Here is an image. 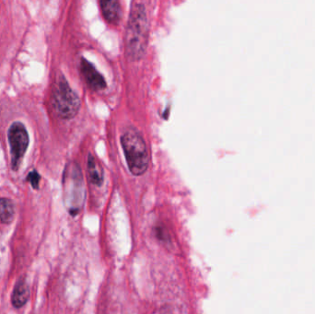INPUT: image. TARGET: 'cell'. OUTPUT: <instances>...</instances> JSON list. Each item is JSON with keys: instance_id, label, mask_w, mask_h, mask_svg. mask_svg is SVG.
<instances>
[{"instance_id": "cell-8", "label": "cell", "mask_w": 315, "mask_h": 314, "mask_svg": "<svg viewBox=\"0 0 315 314\" xmlns=\"http://www.w3.org/2000/svg\"><path fill=\"white\" fill-rule=\"evenodd\" d=\"M30 297V289L24 280H19L16 284L15 288L13 289L11 302L12 305L15 308H21L25 305Z\"/></svg>"}, {"instance_id": "cell-10", "label": "cell", "mask_w": 315, "mask_h": 314, "mask_svg": "<svg viewBox=\"0 0 315 314\" xmlns=\"http://www.w3.org/2000/svg\"><path fill=\"white\" fill-rule=\"evenodd\" d=\"M15 217V207L13 202L6 197L0 198V222L10 224Z\"/></svg>"}, {"instance_id": "cell-5", "label": "cell", "mask_w": 315, "mask_h": 314, "mask_svg": "<svg viewBox=\"0 0 315 314\" xmlns=\"http://www.w3.org/2000/svg\"><path fill=\"white\" fill-rule=\"evenodd\" d=\"M8 141L10 150L11 170L18 171L30 144V136L25 126L16 121L11 124L8 131Z\"/></svg>"}, {"instance_id": "cell-2", "label": "cell", "mask_w": 315, "mask_h": 314, "mask_svg": "<svg viewBox=\"0 0 315 314\" xmlns=\"http://www.w3.org/2000/svg\"><path fill=\"white\" fill-rule=\"evenodd\" d=\"M121 145L130 172L136 176L144 174L148 169L150 159L143 136L136 129L129 128L121 136Z\"/></svg>"}, {"instance_id": "cell-4", "label": "cell", "mask_w": 315, "mask_h": 314, "mask_svg": "<svg viewBox=\"0 0 315 314\" xmlns=\"http://www.w3.org/2000/svg\"><path fill=\"white\" fill-rule=\"evenodd\" d=\"M52 104L62 119H72L80 108V100L63 75H58L52 89Z\"/></svg>"}, {"instance_id": "cell-1", "label": "cell", "mask_w": 315, "mask_h": 314, "mask_svg": "<svg viewBox=\"0 0 315 314\" xmlns=\"http://www.w3.org/2000/svg\"><path fill=\"white\" fill-rule=\"evenodd\" d=\"M148 21L145 6L141 2H136L132 5L128 19L126 47L129 60H140L148 45Z\"/></svg>"}, {"instance_id": "cell-9", "label": "cell", "mask_w": 315, "mask_h": 314, "mask_svg": "<svg viewBox=\"0 0 315 314\" xmlns=\"http://www.w3.org/2000/svg\"><path fill=\"white\" fill-rule=\"evenodd\" d=\"M88 174L90 181L96 186H101L103 183V170L100 163L96 161L93 155L90 154L88 158Z\"/></svg>"}, {"instance_id": "cell-6", "label": "cell", "mask_w": 315, "mask_h": 314, "mask_svg": "<svg viewBox=\"0 0 315 314\" xmlns=\"http://www.w3.org/2000/svg\"><path fill=\"white\" fill-rule=\"evenodd\" d=\"M80 71L88 86L96 91L106 88V82L102 74L95 68L93 65L86 58H81Z\"/></svg>"}, {"instance_id": "cell-3", "label": "cell", "mask_w": 315, "mask_h": 314, "mask_svg": "<svg viewBox=\"0 0 315 314\" xmlns=\"http://www.w3.org/2000/svg\"><path fill=\"white\" fill-rule=\"evenodd\" d=\"M64 198L68 211L77 215L82 208L85 200V186L81 169L75 162L67 165L63 175Z\"/></svg>"}, {"instance_id": "cell-7", "label": "cell", "mask_w": 315, "mask_h": 314, "mask_svg": "<svg viewBox=\"0 0 315 314\" xmlns=\"http://www.w3.org/2000/svg\"><path fill=\"white\" fill-rule=\"evenodd\" d=\"M102 15L112 24H118L122 18V8L118 1H101Z\"/></svg>"}, {"instance_id": "cell-11", "label": "cell", "mask_w": 315, "mask_h": 314, "mask_svg": "<svg viewBox=\"0 0 315 314\" xmlns=\"http://www.w3.org/2000/svg\"><path fill=\"white\" fill-rule=\"evenodd\" d=\"M40 180H41V175L39 174V172L36 170L30 171L28 173V175H27V181L31 184V185L35 190H38L39 189Z\"/></svg>"}]
</instances>
